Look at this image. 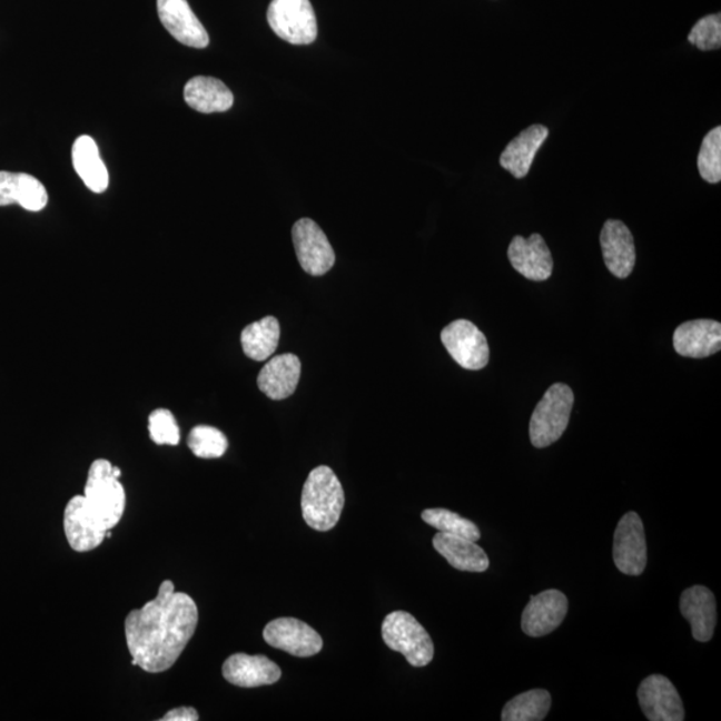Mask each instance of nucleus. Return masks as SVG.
Instances as JSON below:
<instances>
[{"label": "nucleus", "instance_id": "1", "mask_svg": "<svg viewBox=\"0 0 721 721\" xmlns=\"http://www.w3.org/2000/svg\"><path fill=\"white\" fill-rule=\"evenodd\" d=\"M197 625L196 601L189 594L176 592L172 581L165 580L156 599L126 618V643L132 665L149 673L170 670L189 644Z\"/></svg>", "mask_w": 721, "mask_h": 721}, {"label": "nucleus", "instance_id": "2", "mask_svg": "<svg viewBox=\"0 0 721 721\" xmlns=\"http://www.w3.org/2000/svg\"><path fill=\"white\" fill-rule=\"evenodd\" d=\"M345 505V493L329 466L314 467L307 476L300 497L305 523L318 532L337 525Z\"/></svg>", "mask_w": 721, "mask_h": 721}, {"label": "nucleus", "instance_id": "3", "mask_svg": "<svg viewBox=\"0 0 721 721\" xmlns=\"http://www.w3.org/2000/svg\"><path fill=\"white\" fill-rule=\"evenodd\" d=\"M87 513L107 532L116 527L126 507L125 487L113 476L110 461H93L82 496Z\"/></svg>", "mask_w": 721, "mask_h": 721}, {"label": "nucleus", "instance_id": "4", "mask_svg": "<svg viewBox=\"0 0 721 721\" xmlns=\"http://www.w3.org/2000/svg\"><path fill=\"white\" fill-rule=\"evenodd\" d=\"M574 404L573 392L565 384H554L534 409L530 425L531 443L543 450L563 436L570 424Z\"/></svg>", "mask_w": 721, "mask_h": 721}, {"label": "nucleus", "instance_id": "5", "mask_svg": "<svg viewBox=\"0 0 721 721\" xmlns=\"http://www.w3.org/2000/svg\"><path fill=\"white\" fill-rule=\"evenodd\" d=\"M385 644L392 651L403 653L413 666H425L434 656L429 633L409 612L396 611L387 614L381 626Z\"/></svg>", "mask_w": 721, "mask_h": 721}, {"label": "nucleus", "instance_id": "6", "mask_svg": "<svg viewBox=\"0 0 721 721\" xmlns=\"http://www.w3.org/2000/svg\"><path fill=\"white\" fill-rule=\"evenodd\" d=\"M267 22L280 39L292 45H310L318 26L310 0H271Z\"/></svg>", "mask_w": 721, "mask_h": 721}, {"label": "nucleus", "instance_id": "7", "mask_svg": "<svg viewBox=\"0 0 721 721\" xmlns=\"http://www.w3.org/2000/svg\"><path fill=\"white\" fill-rule=\"evenodd\" d=\"M447 353L467 371H480L490 363V345L484 333L467 319L454 320L441 333Z\"/></svg>", "mask_w": 721, "mask_h": 721}, {"label": "nucleus", "instance_id": "8", "mask_svg": "<svg viewBox=\"0 0 721 721\" xmlns=\"http://www.w3.org/2000/svg\"><path fill=\"white\" fill-rule=\"evenodd\" d=\"M293 244L299 265L310 276H324L336 263L329 239L310 218L297 220L293 226Z\"/></svg>", "mask_w": 721, "mask_h": 721}, {"label": "nucleus", "instance_id": "9", "mask_svg": "<svg viewBox=\"0 0 721 721\" xmlns=\"http://www.w3.org/2000/svg\"><path fill=\"white\" fill-rule=\"evenodd\" d=\"M613 561L620 572L640 576L646 566L644 524L636 512H628L619 521L613 539Z\"/></svg>", "mask_w": 721, "mask_h": 721}, {"label": "nucleus", "instance_id": "10", "mask_svg": "<svg viewBox=\"0 0 721 721\" xmlns=\"http://www.w3.org/2000/svg\"><path fill=\"white\" fill-rule=\"evenodd\" d=\"M267 644L297 658H310L323 650L324 641L317 631L298 619L279 618L265 626Z\"/></svg>", "mask_w": 721, "mask_h": 721}, {"label": "nucleus", "instance_id": "11", "mask_svg": "<svg viewBox=\"0 0 721 721\" xmlns=\"http://www.w3.org/2000/svg\"><path fill=\"white\" fill-rule=\"evenodd\" d=\"M639 703L648 720L683 721L685 719L683 701L663 674H651L639 687Z\"/></svg>", "mask_w": 721, "mask_h": 721}, {"label": "nucleus", "instance_id": "12", "mask_svg": "<svg viewBox=\"0 0 721 721\" xmlns=\"http://www.w3.org/2000/svg\"><path fill=\"white\" fill-rule=\"evenodd\" d=\"M567 613V599L557 590L541 592L531 596L523 612L521 628L527 636L543 638L556 631Z\"/></svg>", "mask_w": 721, "mask_h": 721}, {"label": "nucleus", "instance_id": "13", "mask_svg": "<svg viewBox=\"0 0 721 721\" xmlns=\"http://www.w3.org/2000/svg\"><path fill=\"white\" fill-rule=\"evenodd\" d=\"M157 9L160 22L178 42L194 49H205L209 46V33L187 0H157Z\"/></svg>", "mask_w": 721, "mask_h": 721}, {"label": "nucleus", "instance_id": "14", "mask_svg": "<svg viewBox=\"0 0 721 721\" xmlns=\"http://www.w3.org/2000/svg\"><path fill=\"white\" fill-rule=\"evenodd\" d=\"M600 244L606 269L614 277H630L636 264V250L626 225L618 219H608L601 230Z\"/></svg>", "mask_w": 721, "mask_h": 721}, {"label": "nucleus", "instance_id": "15", "mask_svg": "<svg viewBox=\"0 0 721 721\" xmlns=\"http://www.w3.org/2000/svg\"><path fill=\"white\" fill-rule=\"evenodd\" d=\"M507 257L514 270L527 279L545 280L552 276L553 259L550 247L540 234H532L527 239L514 237L507 249Z\"/></svg>", "mask_w": 721, "mask_h": 721}, {"label": "nucleus", "instance_id": "16", "mask_svg": "<svg viewBox=\"0 0 721 721\" xmlns=\"http://www.w3.org/2000/svg\"><path fill=\"white\" fill-rule=\"evenodd\" d=\"M673 346L680 356L705 358L720 352L721 325L713 319H694L681 324L673 334Z\"/></svg>", "mask_w": 721, "mask_h": 721}, {"label": "nucleus", "instance_id": "17", "mask_svg": "<svg viewBox=\"0 0 721 721\" xmlns=\"http://www.w3.org/2000/svg\"><path fill=\"white\" fill-rule=\"evenodd\" d=\"M680 612L692 628V636L707 643L713 636L718 623L717 599L703 585L688 587L681 594Z\"/></svg>", "mask_w": 721, "mask_h": 721}, {"label": "nucleus", "instance_id": "18", "mask_svg": "<svg viewBox=\"0 0 721 721\" xmlns=\"http://www.w3.org/2000/svg\"><path fill=\"white\" fill-rule=\"evenodd\" d=\"M224 678L230 684L244 688L271 685L283 676L280 668L270 659L256 654H231L223 666Z\"/></svg>", "mask_w": 721, "mask_h": 721}, {"label": "nucleus", "instance_id": "19", "mask_svg": "<svg viewBox=\"0 0 721 721\" xmlns=\"http://www.w3.org/2000/svg\"><path fill=\"white\" fill-rule=\"evenodd\" d=\"M300 377V360L296 354L286 353L267 360L259 372V391L271 399H285L296 392Z\"/></svg>", "mask_w": 721, "mask_h": 721}, {"label": "nucleus", "instance_id": "20", "mask_svg": "<svg viewBox=\"0 0 721 721\" xmlns=\"http://www.w3.org/2000/svg\"><path fill=\"white\" fill-rule=\"evenodd\" d=\"M65 533L76 552L96 550L107 537V532L87 513L82 496L72 497L65 510Z\"/></svg>", "mask_w": 721, "mask_h": 721}, {"label": "nucleus", "instance_id": "21", "mask_svg": "<svg viewBox=\"0 0 721 721\" xmlns=\"http://www.w3.org/2000/svg\"><path fill=\"white\" fill-rule=\"evenodd\" d=\"M49 194L39 179L24 172L0 171V206L18 204L29 211L43 210Z\"/></svg>", "mask_w": 721, "mask_h": 721}, {"label": "nucleus", "instance_id": "22", "mask_svg": "<svg viewBox=\"0 0 721 721\" xmlns=\"http://www.w3.org/2000/svg\"><path fill=\"white\" fill-rule=\"evenodd\" d=\"M433 546L458 571L481 573L490 567V557L476 541L438 532L433 537Z\"/></svg>", "mask_w": 721, "mask_h": 721}, {"label": "nucleus", "instance_id": "23", "mask_svg": "<svg viewBox=\"0 0 721 721\" xmlns=\"http://www.w3.org/2000/svg\"><path fill=\"white\" fill-rule=\"evenodd\" d=\"M546 127L533 125L521 131L510 145L505 147L500 157V165L510 171L514 178L521 179L530 172L534 157L547 138Z\"/></svg>", "mask_w": 721, "mask_h": 721}, {"label": "nucleus", "instance_id": "24", "mask_svg": "<svg viewBox=\"0 0 721 721\" xmlns=\"http://www.w3.org/2000/svg\"><path fill=\"white\" fill-rule=\"evenodd\" d=\"M184 97L191 109L203 113L224 112L234 103L229 87L210 77L191 78L185 86Z\"/></svg>", "mask_w": 721, "mask_h": 721}, {"label": "nucleus", "instance_id": "25", "mask_svg": "<svg viewBox=\"0 0 721 721\" xmlns=\"http://www.w3.org/2000/svg\"><path fill=\"white\" fill-rule=\"evenodd\" d=\"M72 165L80 179L92 192H105L109 187V171L99 156L96 140L79 137L72 146Z\"/></svg>", "mask_w": 721, "mask_h": 721}, {"label": "nucleus", "instance_id": "26", "mask_svg": "<svg viewBox=\"0 0 721 721\" xmlns=\"http://www.w3.org/2000/svg\"><path fill=\"white\" fill-rule=\"evenodd\" d=\"M280 337V327L276 317H265L247 325L240 334V344L247 357L258 360L270 358Z\"/></svg>", "mask_w": 721, "mask_h": 721}, {"label": "nucleus", "instance_id": "27", "mask_svg": "<svg viewBox=\"0 0 721 721\" xmlns=\"http://www.w3.org/2000/svg\"><path fill=\"white\" fill-rule=\"evenodd\" d=\"M552 705L551 693L545 690H532L507 701L501 720L503 721H541L546 718Z\"/></svg>", "mask_w": 721, "mask_h": 721}, {"label": "nucleus", "instance_id": "28", "mask_svg": "<svg viewBox=\"0 0 721 721\" xmlns=\"http://www.w3.org/2000/svg\"><path fill=\"white\" fill-rule=\"evenodd\" d=\"M421 517L427 525L436 527L438 532L456 534V536L477 541L481 539V532L476 524L471 520L461 517L460 514L436 507V510H426L421 513Z\"/></svg>", "mask_w": 721, "mask_h": 721}, {"label": "nucleus", "instance_id": "29", "mask_svg": "<svg viewBox=\"0 0 721 721\" xmlns=\"http://www.w3.org/2000/svg\"><path fill=\"white\" fill-rule=\"evenodd\" d=\"M187 445L194 456L199 458H219L223 457L229 447L225 434L214 426L198 425L192 427Z\"/></svg>", "mask_w": 721, "mask_h": 721}, {"label": "nucleus", "instance_id": "30", "mask_svg": "<svg viewBox=\"0 0 721 721\" xmlns=\"http://www.w3.org/2000/svg\"><path fill=\"white\" fill-rule=\"evenodd\" d=\"M701 178L708 184H719L721 180V127H714L707 134L698 158Z\"/></svg>", "mask_w": 721, "mask_h": 721}, {"label": "nucleus", "instance_id": "31", "mask_svg": "<svg viewBox=\"0 0 721 721\" xmlns=\"http://www.w3.org/2000/svg\"><path fill=\"white\" fill-rule=\"evenodd\" d=\"M688 40L701 51L718 50L721 46V17L720 13L701 18L693 26Z\"/></svg>", "mask_w": 721, "mask_h": 721}, {"label": "nucleus", "instance_id": "32", "mask_svg": "<svg viewBox=\"0 0 721 721\" xmlns=\"http://www.w3.org/2000/svg\"><path fill=\"white\" fill-rule=\"evenodd\" d=\"M150 437L157 445L176 446L180 441L179 426L170 411L157 409L149 417Z\"/></svg>", "mask_w": 721, "mask_h": 721}, {"label": "nucleus", "instance_id": "33", "mask_svg": "<svg viewBox=\"0 0 721 721\" xmlns=\"http://www.w3.org/2000/svg\"><path fill=\"white\" fill-rule=\"evenodd\" d=\"M162 721H197L199 720V714L191 707H179L176 710L167 712Z\"/></svg>", "mask_w": 721, "mask_h": 721}]
</instances>
